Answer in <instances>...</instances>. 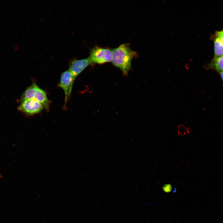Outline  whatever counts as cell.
<instances>
[{
    "label": "cell",
    "mask_w": 223,
    "mask_h": 223,
    "mask_svg": "<svg viewBox=\"0 0 223 223\" xmlns=\"http://www.w3.org/2000/svg\"><path fill=\"white\" fill-rule=\"evenodd\" d=\"M163 189L164 191L166 192H168L171 190L172 186L169 184H166L163 186Z\"/></svg>",
    "instance_id": "cell-10"
},
{
    "label": "cell",
    "mask_w": 223,
    "mask_h": 223,
    "mask_svg": "<svg viewBox=\"0 0 223 223\" xmlns=\"http://www.w3.org/2000/svg\"><path fill=\"white\" fill-rule=\"evenodd\" d=\"M33 99L40 103L47 110L49 108L50 101L46 92L33 82L23 93L21 97V102Z\"/></svg>",
    "instance_id": "cell-2"
},
{
    "label": "cell",
    "mask_w": 223,
    "mask_h": 223,
    "mask_svg": "<svg viewBox=\"0 0 223 223\" xmlns=\"http://www.w3.org/2000/svg\"><path fill=\"white\" fill-rule=\"evenodd\" d=\"M209 67L219 73L223 71V55L218 58H213L209 65Z\"/></svg>",
    "instance_id": "cell-7"
},
{
    "label": "cell",
    "mask_w": 223,
    "mask_h": 223,
    "mask_svg": "<svg viewBox=\"0 0 223 223\" xmlns=\"http://www.w3.org/2000/svg\"><path fill=\"white\" fill-rule=\"evenodd\" d=\"M216 37L219 38L223 45V31L216 32Z\"/></svg>",
    "instance_id": "cell-9"
},
{
    "label": "cell",
    "mask_w": 223,
    "mask_h": 223,
    "mask_svg": "<svg viewBox=\"0 0 223 223\" xmlns=\"http://www.w3.org/2000/svg\"><path fill=\"white\" fill-rule=\"evenodd\" d=\"M2 177V176L1 175V174H0V177Z\"/></svg>",
    "instance_id": "cell-12"
},
{
    "label": "cell",
    "mask_w": 223,
    "mask_h": 223,
    "mask_svg": "<svg viewBox=\"0 0 223 223\" xmlns=\"http://www.w3.org/2000/svg\"><path fill=\"white\" fill-rule=\"evenodd\" d=\"M214 58H216L223 55V45L219 38L216 37L214 41Z\"/></svg>",
    "instance_id": "cell-8"
},
{
    "label": "cell",
    "mask_w": 223,
    "mask_h": 223,
    "mask_svg": "<svg viewBox=\"0 0 223 223\" xmlns=\"http://www.w3.org/2000/svg\"><path fill=\"white\" fill-rule=\"evenodd\" d=\"M137 55V53L132 50L129 44H123L112 50V62L124 75H127L131 68L132 59Z\"/></svg>",
    "instance_id": "cell-1"
},
{
    "label": "cell",
    "mask_w": 223,
    "mask_h": 223,
    "mask_svg": "<svg viewBox=\"0 0 223 223\" xmlns=\"http://www.w3.org/2000/svg\"><path fill=\"white\" fill-rule=\"evenodd\" d=\"M74 81L72 75L69 69L62 73L59 85L64 93L65 106L69 99Z\"/></svg>",
    "instance_id": "cell-4"
},
{
    "label": "cell",
    "mask_w": 223,
    "mask_h": 223,
    "mask_svg": "<svg viewBox=\"0 0 223 223\" xmlns=\"http://www.w3.org/2000/svg\"><path fill=\"white\" fill-rule=\"evenodd\" d=\"M222 31H223V30H222Z\"/></svg>",
    "instance_id": "cell-13"
},
{
    "label": "cell",
    "mask_w": 223,
    "mask_h": 223,
    "mask_svg": "<svg viewBox=\"0 0 223 223\" xmlns=\"http://www.w3.org/2000/svg\"><path fill=\"white\" fill-rule=\"evenodd\" d=\"M18 109L28 116H32L41 112L43 109L42 105L33 99L25 100L21 102Z\"/></svg>",
    "instance_id": "cell-5"
},
{
    "label": "cell",
    "mask_w": 223,
    "mask_h": 223,
    "mask_svg": "<svg viewBox=\"0 0 223 223\" xmlns=\"http://www.w3.org/2000/svg\"><path fill=\"white\" fill-rule=\"evenodd\" d=\"M91 64L89 57L80 59H74L70 62L69 69L74 81L78 76L89 65Z\"/></svg>",
    "instance_id": "cell-6"
},
{
    "label": "cell",
    "mask_w": 223,
    "mask_h": 223,
    "mask_svg": "<svg viewBox=\"0 0 223 223\" xmlns=\"http://www.w3.org/2000/svg\"><path fill=\"white\" fill-rule=\"evenodd\" d=\"M89 58L91 64L110 62L112 60V50L96 46L91 50Z\"/></svg>",
    "instance_id": "cell-3"
},
{
    "label": "cell",
    "mask_w": 223,
    "mask_h": 223,
    "mask_svg": "<svg viewBox=\"0 0 223 223\" xmlns=\"http://www.w3.org/2000/svg\"><path fill=\"white\" fill-rule=\"evenodd\" d=\"M221 75V77L223 81V71L220 73Z\"/></svg>",
    "instance_id": "cell-11"
}]
</instances>
